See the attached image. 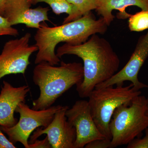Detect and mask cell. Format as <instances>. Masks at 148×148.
Returning <instances> with one entry per match:
<instances>
[{"mask_svg": "<svg viewBox=\"0 0 148 148\" xmlns=\"http://www.w3.org/2000/svg\"><path fill=\"white\" fill-rule=\"evenodd\" d=\"M62 107L58 105L45 110H35L30 108L25 102H21L15 110V112L19 114V119L16 124L11 127H0L11 142L14 144L19 142L25 148H29L28 140L32 132L38 127H47Z\"/></svg>", "mask_w": 148, "mask_h": 148, "instance_id": "6", "label": "cell"}, {"mask_svg": "<svg viewBox=\"0 0 148 148\" xmlns=\"http://www.w3.org/2000/svg\"><path fill=\"white\" fill-rule=\"evenodd\" d=\"M108 27L102 17L96 19L92 12L75 21L49 27L44 22L34 36L35 45L38 48L35 64L45 61L51 65H58L61 62L56 55L55 49L60 42L79 45L86 42L91 36L104 34Z\"/></svg>", "mask_w": 148, "mask_h": 148, "instance_id": "2", "label": "cell"}, {"mask_svg": "<svg viewBox=\"0 0 148 148\" xmlns=\"http://www.w3.org/2000/svg\"><path fill=\"white\" fill-rule=\"evenodd\" d=\"M111 140L105 139L92 141L85 146L86 148H110Z\"/></svg>", "mask_w": 148, "mask_h": 148, "instance_id": "19", "label": "cell"}, {"mask_svg": "<svg viewBox=\"0 0 148 148\" xmlns=\"http://www.w3.org/2000/svg\"><path fill=\"white\" fill-rule=\"evenodd\" d=\"M18 35V30L12 27L7 18L0 15V36H16Z\"/></svg>", "mask_w": 148, "mask_h": 148, "instance_id": "17", "label": "cell"}, {"mask_svg": "<svg viewBox=\"0 0 148 148\" xmlns=\"http://www.w3.org/2000/svg\"><path fill=\"white\" fill-rule=\"evenodd\" d=\"M146 102L145 96L139 95L130 104L121 105L116 109L109 125L112 137L110 148L127 145L148 127Z\"/></svg>", "mask_w": 148, "mask_h": 148, "instance_id": "4", "label": "cell"}, {"mask_svg": "<svg viewBox=\"0 0 148 148\" xmlns=\"http://www.w3.org/2000/svg\"><path fill=\"white\" fill-rule=\"evenodd\" d=\"M31 37V34L27 33L5 44L0 53V80L7 75L25 74L30 64V56L38 50L35 45L29 44Z\"/></svg>", "mask_w": 148, "mask_h": 148, "instance_id": "7", "label": "cell"}, {"mask_svg": "<svg viewBox=\"0 0 148 148\" xmlns=\"http://www.w3.org/2000/svg\"><path fill=\"white\" fill-rule=\"evenodd\" d=\"M68 106L62 108L55 114L52 121L47 127L37 128L31 136L29 143L46 134L52 148H75L76 139L75 128L70 124L66 116Z\"/></svg>", "mask_w": 148, "mask_h": 148, "instance_id": "10", "label": "cell"}, {"mask_svg": "<svg viewBox=\"0 0 148 148\" xmlns=\"http://www.w3.org/2000/svg\"><path fill=\"white\" fill-rule=\"evenodd\" d=\"M131 6L138 7L142 10L148 11V0H96L95 10L109 27L115 18L113 11L115 10L119 11L117 15L118 18L125 19L131 15L126 12L125 9Z\"/></svg>", "mask_w": 148, "mask_h": 148, "instance_id": "13", "label": "cell"}, {"mask_svg": "<svg viewBox=\"0 0 148 148\" xmlns=\"http://www.w3.org/2000/svg\"><path fill=\"white\" fill-rule=\"evenodd\" d=\"M77 9L76 20L96 8V0H67Z\"/></svg>", "mask_w": 148, "mask_h": 148, "instance_id": "16", "label": "cell"}, {"mask_svg": "<svg viewBox=\"0 0 148 148\" xmlns=\"http://www.w3.org/2000/svg\"><path fill=\"white\" fill-rule=\"evenodd\" d=\"M16 146L6 137L0 127V148H15Z\"/></svg>", "mask_w": 148, "mask_h": 148, "instance_id": "21", "label": "cell"}, {"mask_svg": "<svg viewBox=\"0 0 148 148\" xmlns=\"http://www.w3.org/2000/svg\"><path fill=\"white\" fill-rule=\"evenodd\" d=\"M145 135L143 138H135L129 144L127 148H148V127L145 130Z\"/></svg>", "mask_w": 148, "mask_h": 148, "instance_id": "18", "label": "cell"}, {"mask_svg": "<svg viewBox=\"0 0 148 148\" xmlns=\"http://www.w3.org/2000/svg\"><path fill=\"white\" fill-rule=\"evenodd\" d=\"M141 94V91L135 89L132 83L126 86L95 88L90 92L88 101L91 115L99 131L106 139H112L109 125L116 109L121 105L130 104Z\"/></svg>", "mask_w": 148, "mask_h": 148, "instance_id": "5", "label": "cell"}, {"mask_svg": "<svg viewBox=\"0 0 148 148\" xmlns=\"http://www.w3.org/2000/svg\"><path fill=\"white\" fill-rule=\"evenodd\" d=\"M56 55L59 58L65 55H74L82 59L84 79L76 86L77 92L81 98H88L96 85L116 73L120 63L110 42L97 34L79 45L64 44L58 48Z\"/></svg>", "mask_w": 148, "mask_h": 148, "instance_id": "1", "label": "cell"}, {"mask_svg": "<svg viewBox=\"0 0 148 148\" xmlns=\"http://www.w3.org/2000/svg\"><path fill=\"white\" fill-rule=\"evenodd\" d=\"M146 114L148 117V96L147 98V102H146Z\"/></svg>", "mask_w": 148, "mask_h": 148, "instance_id": "23", "label": "cell"}, {"mask_svg": "<svg viewBox=\"0 0 148 148\" xmlns=\"http://www.w3.org/2000/svg\"><path fill=\"white\" fill-rule=\"evenodd\" d=\"M148 57V31L139 38L135 50L124 67L108 79L96 85L95 88L123 86L125 81L130 82L137 90L148 88V85L140 82L138 78L140 69Z\"/></svg>", "mask_w": 148, "mask_h": 148, "instance_id": "8", "label": "cell"}, {"mask_svg": "<svg viewBox=\"0 0 148 148\" xmlns=\"http://www.w3.org/2000/svg\"><path fill=\"white\" fill-rule=\"evenodd\" d=\"M128 18V27L131 32H141L148 29V11L142 10L131 14Z\"/></svg>", "mask_w": 148, "mask_h": 148, "instance_id": "15", "label": "cell"}, {"mask_svg": "<svg viewBox=\"0 0 148 148\" xmlns=\"http://www.w3.org/2000/svg\"><path fill=\"white\" fill-rule=\"evenodd\" d=\"M68 121L75 128V148H83L92 141L105 139L92 118L88 101H77L66 113Z\"/></svg>", "mask_w": 148, "mask_h": 148, "instance_id": "9", "label": "cell"}, {"mask_svg": "<svg viewBox=\"0 0 148 148\" xmlns=\"http://www.w3.org/2000/svg\"><path fill=\"white\" fill-rule=\"evenodd\" d=\"M32 5L30 0H6L4 17L11 26L23 24L28 28L36 29L42 22L50 21L48 16L49 8H31Z\"/></svg>", "mask_w": 148, "mask_h": 148, "instance_id": "11", "label": "cell"}, {"mask_svg": "<svg viewBox=\"0 0 148 148\" xmlns=\"http://www.w3.org/2000/svg\"><path fill=\"white\" fill-rule=\"evenodd\" d=\"M32 4L44 2L49 5L56 14L66 13L68 16L64 18L62 24L68 23L76 20L77 9L75 6L67 0H30Z\"/></svg>", "mask_w": 148, "mask_h": 148, "instance_id": "14", "label": "cell"}, {"mask_svg": "<svg viewBox=\"0 0 148 148\" xmlns=\"http://www.w3.org/2000/svg\"><path fill=\"white\" fill-rule=\"evenodd\" d=\"M30 88L27 85L16 87L3 81L0 92V126L11 127L18 121L14 117L19 103L26 102Z\"/></svg>", "mask_w": 148, "mask_h": 148, "instance_id": "12", "label": "cell"}, {"mask_svg": "<svg viewBox=\"0 0 148 148\" xmlns=\"http://www.w3.org/2000/svg\"><path fill=\"white\" fill-rule=\"evenodd\" d=\"M6 0H0V15L4 16Z\"/></svg>", "mask_w": 148, "mask_h": 148, "instance_id": "22", "label": "cell"}, {"mask_svg": "<svg viewBox=\"0 0 148 148\" xmlns=\"http://www.w3.org/2000/svg\"><path fill=\"white\" fill-rule=\"evenodd\" d=\"M51 145L47 137L42 140H36L29 144V148H51Z\"/></svg>", "mask_w": 148, "mask_h": 148, "instance_id": "20", "label": "cell"}, {"mask_svg": "<svg viewBox=\"0 0 148 148\" xmlns=\"http://www.w3.org/2000/svg\"><path fill=\"white\" fill-rule=\"evenodd\" d=\"M83 79L81 63L61 61L60 66H55L43 61L36 64L33 71V80L38 86L40 94L33 101L32 108L42 110L50 108L67 90L81 83Z\"/></svg>", "mask_w": 148, "mask_h": 148, "instance_id": "3", "label": "cell"}]
</instances>
